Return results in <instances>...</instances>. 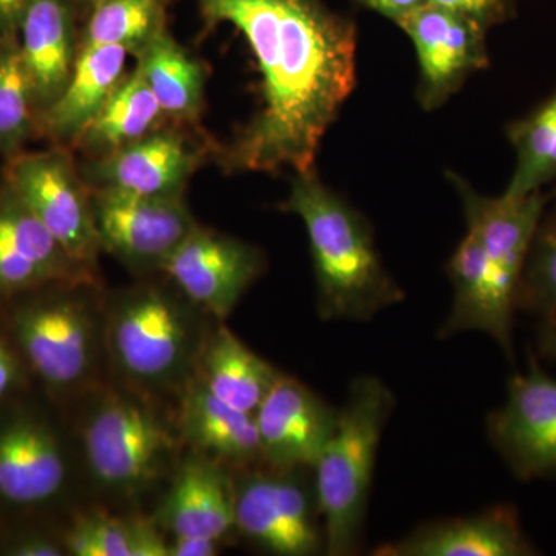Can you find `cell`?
Wrapping results in <instances>:
<instances>
[{
	"label": "cell",
	"mask_w": 556,
	"mask_h": 556,
	"mask_svg": "<svg viewBox=\"0 0 556 556\" xmlns=\"http://www.w3.org/2000/svg\"><path fill=\"white\" fill-rule=\"evenodd\" d=\"M206 30L229 24L260 72V104L219 161L229 172L316 167L329 127L356 87L357 27L321 0H195Z\"/></svg>",
	"instance_id": "obj_1"
},
{
	"label": "cell",
	"mask_w": 556,
	"mask_h": 556,
	"mask_svg": "<svg viewBox=\"0 0 556 556\" xmlns=\"http://www.w3.org/2000/svg\"><path fill=\"white\" fill-rule=\"evenodd\" d=\"M281 208L298 215L308 233L321 318L369 320L404 300L383 266L368 219L328 188L316 167L295 174Z\"/></svg>",
	"instance_id": "obj_2"
},
{
	"label": "cell",
	"mask_w": 556,
	"mask_h": 556,
	"mask_svg": "<svg viewBox=\"0 0 556 556\" xmlns=\"http://www.w3.org/2000/svg\"><path fill=\"white\" fill-rule=\"evenodd\" d=\"M394 404L382 380L354 379L339 409L338 427L313 467L328 555H351L358 546L380 438Z\"/></svg>",
	"instance_id": "obj_3"
},
{
	"label": "cell",
	"mask_w": 556,
	"mask_h": 556,
	"mask_svg": "<svg viewBox=\"0 0 556 556\" xmlns=\"http://www.w3.org/2000/svg\"><path fill=\"white\" fill-rule=\"evenodd\" d=\"M203 342L188 306L161 289L127 292L105 316L104 343L110 357L137 387L181 382L197 365Z\"/></svg>",
	"instance_id": "obj_4"
},
{
	"label": "cell",
	"mask_w": 556,
	"mask_h": 556,
	"mask_svg": "<svg viewBox=\"0 0 556 556\" xmlns=\"http://www.w3.org/2000/svg\"><path fill=\"white\" fill-rule=\"evenodd\" d=\"M83 442L93 478L124 495L159 481L178 447L169 424L131 393L105 394L84 426Z\"/></svg>",
	"instance_id": "obj_5"
},
{
	"label": "cell",
	"mask_w": 556,
	"mask_h": 556,
	"mask_svg": "<svg viewBox=\"0 0 556 556\" xmlns=\"http://www.w3.org/2000/svg\"><path fill=\"white\" fill-rule=\"evenodd\" d=\"M3 182L84 268L97 265L101 241L94 226L91 190L67 148L20 153L7 161Z\"/></svg>",
	"instance_id": "obj_6"
},
{
	"label": "cell",
	"mask_w": 556,
	"mask_h": 556,
	"mask_svg": "<svg viewBox=\"0 0 556 556\" xmlns=\"http://www.w3.org/2000/svg\"><path fill=\"white\" fill-rule=\"evenodd\" d=\"M306 470L269 467L241 479L236 486V526L241 535L278 556L327 552L314 478L306 481Z\"/></svg>",
	"instance_id": "obj_7"
},
{
	"label": "cell",
	"mask_w": 556,
	"mask_h": 556,
	"mask_svg": "<svg viewBox=\"0 0 556 556\" xmlns=\"http://www.w3.org/2000/svg\"><path fill=\"white\" fill-rule=\"evenodd\" d=\"M14 336L33 371L54 390L89 380L98 354V317L78 295H53L17 309Z\"/></svg>",
	"instance_id": "obj_8"
},
{
	"label": "cell",
	"mask_w": 556,
	"mask_h": 556,
	"mask_svg": "<svg viewBox=\"0 0 556 556\" xmlns=\"http://www.w3.org/2000/svg\"><path fill=\"white\" fill-rule=\"evenodd\" d=\"M263 269L258 248L199 225L160 266L189 303L218 320L232 313Z\"/></svg>",
	"instance_id": "obj_9"
},
{
	"label": "cell",
	"mask_w": 556,
	"mask_h": 556,
	"mask_svg": "<svg viewBox=\"0 0 556 556\" xmlns=\"http://www.w3.org/2000/svg\"><path fill=\"white\" fill-rule=\"evenodd\" d=\"M101 248L144 268H159L195 229L182 197H142L90 189Z\"/></svg>",
	"instance_id": "obj_10"
},
{
	"label": "cell",
	"mask_w": 556,
	"mask_h": 556,
	"mask_svg": "<svg viewBox=\"0 0 556 556\" xmlns=\"http://www.w3.org/2000/svg\"><path fill=\"white\" fill-rule=\"evenodd\" d=\"M466 212L467 230L478 237L501 302L514 311L530 244L556 192L541 189L519 199L481 195L459 175L448 174Z\"/></svg>",
	"instance_id": "obj_11"
},
{
	"label": "cell",
	"mask_w": 556,
	"mask_h": 556,
	"mask_svg": "<svg viewBox=\"0 0 556 556\" xmlns=\"http://www.w3.org/2000/svg\"><path fill=\"white\" fill-rule=\"evenodd\" d=\"M397 25L415 46L417 101L427 112L442 108L467 78L489 65L484 28L452 11L426 3Z\"/></svg>",
	"instance_id": "obj_12"
},
{
	"label": "cell",
	"mask_w": 556,
	"mask_h": 556,
	"mask_svg": "<svg viewBox=\"0 0 556 556\" xmlns=\"http://www.w3.org/2000/svg\"><path fill=\"white\" fill-rule=\"evenodd\" d=\"M490 441L519 479L556 475V380L536 362L508 383L507 401L486 420Z\"/></svg>",
	"instance_id": "obj_13"
},
{
	"label": "cell",
	"mask_w": 556,
	"mask_h": 556,
	"mask_svg": "<svg viewBox=\"0 0 556 556\" xmlns=\"http://www.w3.org/2000/svg\"><path fill=\"white\" fill-rule=\"evenodd\" d=\"M204 152L186 134L185 126L169 124L104 159L91 160L84 179L90 189L142 197H182Z\"/></svg>",
	"instance_id": "obj_14"
},
{
	"label": "cell",
	"mask_w": 556,
	"mask_h": 556,
	"mask_svg": "<svg viewBox=\"0 0 556 556\" xmlns=\"http://www.w3.org/2000/svg\"><path fill=\"white\" fill-rule=\"evenodd\" d=\"M91 269L78 265L24 201L0 186V295L21 294L51 285L78 287Z\"/></svg>",
	"instance_id": "obj_15"
},
{
	"label": "cell",
	"mask_w": 556,
	"mask_h": 556,
	"mask_svg": "<svg viewBox=\"0 0 556 556\" xmlns=\"http://www.w3.org/2000/svg\"><path fill=\"white\" fill-rule=\"evenodd\" d=\"M254 416L266 466L313 470L338 427L339 409L299 380L280 375Z\"/></svg>",
	"instance_id": "obj_16"
},
{
	"label": "cell",
	"mask_w": 556,
	"mask_h": 556,
	"mask_svg": "<svg viewBox=\"0 0 556 556\" xmlns=\"http://www.w3.org/2000/svg\"><path fill=\"white\" fill-rule=\"evenodd\" d=\"M87 0H30L22 16V56L38 116L67 86L80 49L79 13Z\"/></svg>",
	"instance_id": "obj_17"
},
{
	"label": "cell",
	"mask_w": 556,
	"mask_h": 556,
	"mask_svg": "<svg viewBox=\"0 0 556 556\" xmlns=\"http://www.w3.org/2000/svg\"><path fill=\"white\" fill-rule=\"evenodd\" d=\"M378 556H527L533 547L517 511L497 506L477 515L442 519L376 548Z\"/></svg>",
	"instance_id": "obj_18"
},
{
	"label": "cell",
	"mask_w": 556,
	"mask_h": 556,
	"mask_svg": "<svg viewBox=\"0 0 556 556\" xmlns=\"http://www.w3.org/2000/svg\"><path fill=\"white\" fill-rule=\"evenodd\" d=\"M129 56L116 46H80L67 86L38 116V134L54 146L73 148L126 78Z\"/></svg>",
	"instance_id": "obj_19"
},
{
	"label": "cell",
	"mask_w": 556,
	"mask_h": 556,
	"mask_svg": "<svg viewBox=\"0 0 556 556\" xmlns=\"http://www.w3.org/2000/svg\"><path fill=\"white\" fill-rule=\"evenodd\" d=\"M67 463L53 431L33 419L0 427V500L36 506L58 495Z\"/></svg>",
	"instance_id": "obj_20"
},
{
	"label": "cell",
	"mask_w": 556,
	"mask_h": 556,
	"mask_svg": "<svg viewBox=\"0 0 556 556\" xmlns=\"http://www.w3.org/2000/svg\"><path fill=\"white\" fill-rule=\"evenodd\" d=\"M447 270L455 289V300L447 321L442 325L441 338L478 329L511 354L514 311L501 302L484 249L470 230L450 258Z\"/></svg>",
	"instance_id": "obj_21"
},
{
	"label": "cell",
	"mask_w": 556,
	"mask_h": 556,
	"mask_svg": "<svg viewBox=\"0 0 556 556\" xmlns=\"http://www.w3.org/2000/svg\"><path fill=\"white\" fill-rule=\"evenodd\" d=\"M164 519L174 536L225 540L237 529L232 479L212 460H186L167 496Z\"/></svg>",
	"instance_id": "obj_22"
},
{
	"label": "cell",
	"mask_w": 556,
	"mask_h": 556,
	"mask_svg": "<svg viewBox=\"0 0 556 556\" xmlns=\"http://www.w3.org/2000/svg\"><path fill=\"white\" fill-rule=\"evenodd\" d=\"M178 431L199 452L222 463L248 466L263 460L255 416L230 407L200 380L186 390Z\"/></svg>",
	"instance_id": "obj_23"
},
{
	"label": "cell",
	"mask_w": 556,
	"mask_h": 556,
	"mask_svg": "<svg viewBox=\"0 0 556 556\" xmlns=\"http://www.w3.org/2000/svg\"><path fill=\"white\" fill-rule=\"evenodd\" d=\"M197 367L200 382L212 394L251 415L281 375L226 327H218L204 339Z\"/></svg>",
	"instance_id": "obj_24"
},
{
	"label": "cell",
	"mask_w": 556,
	"mask_h": 556,
	"mask_svg": "<svg viewBox=\"0 0 556 556\" xmlns=\"http://www.w3.org/2000/svg\"><path fill=\"white\" fill-rule=\"evenodd\" d=\"M169 124L144 76L135 67L73 148L79 149L90 160H100Z\"/></svg>",
	"instance_id": "obj_25"
},
{
	"label": "cell",
	"mask_w": 556,
	"mask_h": 556,
	"mask_svg": "<svg viewBox=\"0 0 556 556\" xmlns=\"http://www.w3.org/2000/svg\"><path fill=\"white\" fill-rule=\"evenodd\" d=\"M135 60L172 124L186 127L199 123L204 105L206 70L179 46L169 30L156 36Z\"/></svg>",
	"instance_id": "obj_26"
},
{
	"label": "cell",
	"mask_w": 556,
	"mask_h": 556,
	"mask_svg": "<svg viewBox=\"0 0 556 556\" xmlns=\"http://www.w3.org/2000/svg\"><path fill=\"white\" fill-rule=\"evenodd\" d=\"M170 0H91L80 46H116L139 56L167 30Z\"/></svg>",
	"instance_id": "obj_27"
},
{
	"label": "cell",
	"mask_w": 556,
	"mask_h": 556,
	"mask_svg": "<svg viewBox=\"0 0 556 556\" xmlns=\"http://www.w3.org/2000/svg\"><path fill=\"white\" fill-rule=\"evenodd\" d=\"M508 139L517 166L503 195L510 199L546 188L556 178V94L526 118L511 123Z\"/></svg>",
	"instance_id": "obj_28"
},
{
	"label": "cell",
	"mask_w": 556,
	"mask_h": 556,
	"mask_svg": "<svg viewBox=\"0 0 556 556\" xmlns=\"http://www.w3.org/2000/svg\"><path fill=\"white\" fill-rule=\"evenodd\" d=\"M38 131V113L20 38H0V159L13 160Z\"/></svg>",
	"instance_id": "obj_29"
},
{
	"label": "cell",
	"mask_w": 556,
	"mask_h": 556,
	"mask_svg": "<svg viewBox=\"0 0 556 556\" xmlns=\"http://www.w3.org/2000/svg\"><path fill=\"white\" fill-rule=\"evenodd\" d=\"M517 306L556 320V207L538 225L519 280Z\"/></svg>",
	"instance_id": "obj_30"
},
{
	"label": "cell",
	"mask_w": 556,
	"mask_h": 556,
	"mask_svg": "<svg viewBox=\"0 0 556 556\" xmlns=\"http://www.w3.org/2000/svg\"><path fill=\"white\" fill-rule=\"evenodd\" d=\"M65 548L75 556H131L134 518L89 514L76 519L65 538Z\"/></svg>",
	"instance_id": "obj_31"
},
{
	"label": "cell",
	"mask_w": 556,
	"mask_h": 556,
	"mask_svg": "<svg viewBox=\"0 0 556 556\" xmlns=\"http://www.w3.org/2000/svg\"><path fill=\"white\" fill-rule=\"evenodd\" d=\"M427 3L466 17L485 31L515 16L514 0H427Z\"/></svg>",
	"instance_id": "obj_32"
},
{
	"label": "cell",
	"mask_w": 556,
	"mask_h": 556,
	"mask_svg": "<svg viewBox=\"0 0 556 556\" xmlns=\"http://www.w3.org/2000/svg\"><path fill=\"white\" fill-rule=\"evenodd\" d=\"M131 556H170V546L149 519L134 518Z\"/></svg>",
	"instance_id": "obj_33"
},
{
	"label": "cell",
	"mask_w": 556,
	"mask_h": 556,
	"mask_svg": "<svg viewBox=\"0 0 556 556\" xmlns=\"http://www.w3.org/2000/svg\"><path fill=\"white\" fill-rule=\"evenodd\" d=\"M354 2L399 24L409 13L426 5L427 0H354Z\"/></svg>",
	"instance_id": "obj_34"
},
{
	"label": "cell",
	"mask_w": 556,
	"mask_h": 556,
	"mask_svg": "<svg viewBox=\"0 0 556 556\" xmlns=\"http://www.w3.org/2000/svg\"><path fill=\"white\" fill-rule=\"evenodd\" d=\"M222 541L208 536H175L170 556H215Z\"/></svg>",
	"instance_id": "obj_35"
},
{
	"label": "cell",
	"mask_w": 556,
	"mask_h": 556,
	"mask_svg": "<svg viewBox=\"0 0 556 556\" xmlns=\"http://www.w3.org/2000/svg\"><path fill=\"white\" fill-rule=\"evenodd\" d=\"M11 556H61L62 548L42 536H28L17 541L7 551Z\"/></svg>",
	"instance_id": "obj_36"
},
{
	"label": "cell",
	"mask_w": 556,
	"mask_h": 556,
	"mask_svg": "<svg viewBox=\"0 0 556 556\" xmlns=\"http://www.w3.org/2000/svg\"><path fill=\"white\" fill-rule=\"evenodd\" d=\"M30 0H0V38L20 33L22 16Z\"/></svg>",
	"instance_id": "obj_37"
},
{
	"label": "cell",
	"mask_w": 556,
	"mask_h": 556,
	"mask_svg": "<svg viewBox=\"0 0 556 556\" xmlns=\"http://www.w3.org/2000/svg\"><path fill=\"white\" fill-rule=\"evenodd\" d=\"M20 378V365L7 343L0 339V401L13 390Z\"/></svg>",
	"instance_id": "obj_38"
},
{
	"label": "cell",
	"mask_w": 556,
	"mask_h": 556,
	"mask_svg": "<svg viewBox=\"0 0 556 556\" xmlns=\"http://www.w3.org/2000/svg\"><path fill=\"white\" fill-rule=\"evenodd\" d=\"M541 345H543L544 353L548 356L556 357V329L546 331V334L541 339Z\"/></svg>",
	"instance_id": "obj_39"
},
{
	"label": "cell",
	"mask_w": 556,
	"mask_h": 556,
	"mask_svg": "<svg viewBox=\"0 0 556 556\" xmlns=\"http://www.w3.org/2000/svg\"><path fill=\"white\" fill-rule=\"evenodd\" d=\"M87 2H91V0H87Z\"/></svg>",
	"instance_id": "obj_40"
}]
</instances>
